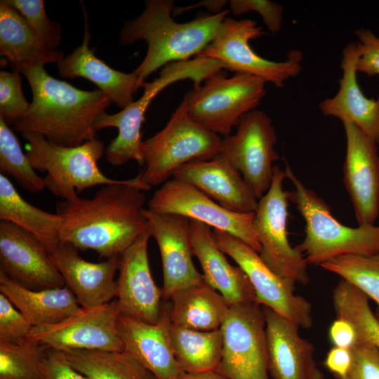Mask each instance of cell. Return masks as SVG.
Segmentation results:
<instances>
[{
  "label": "cell",
  "instance_id": "cell-1",
  "mask_svg": "<svg viewBox=\"0 0 379 379\" xmlns=\"http://www.w3.org/2000/svg\"><path fill=\"white\" fill-rule=\"evenodd\" d=\"M147 190L136 176L103 185L90 199L57 202L60 243L93 250L106 259L119 256L149 230L143 214Z\"/></svg>",
  "mask_w": 379,
  "mask_h": 379
},
{
  "label": "cell",
  "instance_id": "cell-2",
  "mask_svg": "<svg viewBox=\"0 0 379 379\" xmlns=\"http://www.w3.org/2000/svg\"><path fill=\"white\" fill-rule=\"evenodd\" d=\"M32 102L11 126L21 134L36 133L60 146L76 147L95 137L94 124L112 101L100 90L84 91L49 75L44 66L20 72Z\"/></svg>",
  "mask_w": 379,
  "mask_h": 379
},
{
  "label": "cell",
  "instance_id": "cell-3",
  "mask_svg": "<svg viewBox=\"0 0 379 379\" xmlns=\"http://www.w3.org/2000/svg\"><path fill=\"white\" fill-rule=\"evenodd\" d=\"M142 13L127 21L119 35L122 45L138 40L147 44L146 55L134 70L140 87L159 68L198 55L215 37L230 11L201 15L190 22H175L172 0H148Z\"/></svg>",
  "mask_w": 379,
  "mask_h": 379
},
{
  "label": "cell",
  "instance_id": "cell-4",
  "mask_svg": "<svg viewBox=\"0 0 379 379\" xmlns=\"http://www.w3.org/2000/svg\"><path fill=\"white\" fill-rule=\"evenodd\" d=\"M286 178L293 185L288 198L305 222V237L295 246L307 265H321L343 255L379 254V225L347 227L331 214L327 204L314 191L307 188L286 163Z\"/></svg>",
  "mask_w": 379,
  "mask_h": 379
},
{
  "label": "cell",
  "instance_id": "cell-5",
  "mask_svg": "<svg viewBox=\"0 0 379 379\" xmlns=\"http://www.w3.org/2000/svg\"><path fill=\"white\" fill-rule=\"evenodd\" d=\"M26 155L36 171L46 173L45 187L62 200L78 198L77 193L100 185L118 183L105 175L98 162L105 154L104 143L95 137L76 147L58 145L36 133H25Z\"/></svg>",
  "mask_w": 379,
  "mask_h": 379
},
{
  "label": "cell",
  "instance_id": "cell-6",
  "mask_svg": "<svg viewBox=\"0 0 379 379\" xmlns=\"http://www.w3.org/2000/svg\"><path fill=\"white\" fill-rule=\"evenodd\" d=\"M222 138L190 115L183 102L166 126L144 141V164L137 177L149 190L163 185L182 165L218 155Z\"/></svg>",
  "mask_w": 379,
  "mask_h": 379
},
{
  "label": "cell",
  "instance_id": "cell-7",
  "mask_svg": "<svg viewBox=\"0 0 379 379\" xmlns=\"http://www.w3.org/2000/svg\"><path fill=\"white\" fill-rule=\"evenodd\" d=\"M265 84L261 78L247 74L227 77L222 70L193 87L182 102L194 121L225 137L244 115L256 109L266 95Z\"/></svg>",
  "mask_w": 379,
  "mask_h": 379
},
{
  "label": "cell",
  "instance_id": "cell-8",
  "mask_svg": "<svg viewBox=\"0 0 379 379\" xmlns=\"http://www.w3.org/2000/svg\"><path fill=\"white\" fill-rule=\"evenodd\" d=\"M265 34L262 28L251 19L235 20L226 17L211 43L198 55L219 61L224 69L261 78L277 88H283L301 71L303 54L291 50L283 61L260 56L249 44L251 40Z\"/></svg>",
  "mask_w": 379,
  "mask_h": 379
},
{
  "label": "cell",
  "instance_id": "cell-9",
  "mask_svg": "<svg viewBox=\"0 0 379 379\" xmlns=\"http://www.w3.org/2000/svg\"><path fill=\"white\" fill-rule=\"evenodd\" d=\"M285 171L273 167L271 185L258 202L253 226L260 244L259 255L279 277L294 283L307 285L310 277L303 255L292 247L288 239V192L283 188Z\"/></svg>",
  "mask_w": 379,
  "mask_h": 379
},
{
  "label": "cell",
  "instance_id": "cell-10",
  "mask_svg": "<svg viewBox=\"0 0 379 379\" xmlns=\"http://www.w3.org/2000/svg\"><path fill=\"white\" fill-rule=\"evenodd\" d=\"M220 330L222 352L215 371L227 379H271L260 305L246 302L230 306Z\"/></svg>",
  "mask_w": 379,
  "mask_h": 379
},
{
  "label": "cell",
  "instance_id": "cell-11",
  "mask_svg": "<svg viewBox=\"0 0 379 379\" xmlns=\"http://www.w3.org/2000/svg\"><path fill=\"white\" fill-rule=\"evenodd\" d=\"M200 75L197 63L192 60L174 62L164 66L159 77L151 82H145L142 96L117 113H101L94 124L95 132L107 127H116L118 135L107 145L105 157L107 161L121 166L131 160L140 166L144 164V141L141 127L145 112L153 99L168 86L184 79L197 81Z\"/></svg>",
  "mask_w": 379,
  "mask_h": 379
},
{
  "label": "cell",
  "instance_id": "cell-12",
  "mask_svg": "<svg viewBox=\"0 0 379 379\" xmlns=\"http://www.w3.org/2000/svg\"><path fill=\"white\" fill-rule=\"evenodd\" d=\"M213 232L219 248L248 277L258 304L271 309L300 327L312 326L311 304L302 296L295 294V283L274 273L256 251L239 239L217 229H213Z\"/></svg>",
  "mask_w": 379,
  "mask_h": 379
},
{
  "label": "cell",
  "instance_id": "cell-13",
  "mask_svg": "<svg viewBox=\"0 0 379 379\" xmlns=\"http://www.w3.org/2000/svg\"><path fill=\"white\" fill-rule=\"evenodd\" d=\"M277 138L271 119L255 109L241 117L234 135L222 139L218 155L240 172L258 200L268 191L273 163L280 159Z\"/></svg>",
  "mask_w": 379,
  "mask_h": 379
},
{
  "label": "cell",
  "instance_id": "cell-14",
  "mask_svg": "<svg viewBox=\"0 0 379 379\" xmlns=\"http://www.w3.org/2000/svg\"><path fill=\"white\" fill-rule=\"evenodd\" d=\"M121 314L117 300L94 307H81L60 322L34 326L27 339L55 351H124L117 327Z\"/></svg>",
  "mask_w": 379,
  "mask_h": 379
},
{
  "label": "cell",
  "instance_id": "cell-15",
  "mask_svg": "<svg viewBox=\"0 0 379 379\" xmlns=\"http://www.w3.org/2000/svg\"><path fill=\"white\" fill-rule=\"evenodd\" d=\"M148 209L158 213L179 215L194 220L239 239L258 253L260 244L253 226L255 212L229 211L195 187L172 178L156 190Z\"/></svg>",
  "mask_w": 379,
  "mask_h": 379
},
{
  "label": "cell",
  "instance_id": "cell-16",
  "mask_svg": "<svg viewBox=\"0 0 379 379\" xmlns=\"http://www.w3.org/2000/svg\"><path fill=\"white\" fill-rule=\"evenodd\" d=\"M346 154L343 182L359 225H375L379 216V154L377 142L350 121L343 122Z\"/></svg>",
  "mask_w": 379,
  "mask_h": 379
},
{
  "label": "cell",
  "instance_id": "cell-17",
  "mask_svg": "<svg viewBox=\"0 0 379 379\" xmlns=\"http://www.w3.org/2000/svg\"><path fill=\"white\" fill-rule=\"evenodd\" d=\"M150 237L148 230L120 255L116 300L121 314L156 324L161 315L163 295L150 270Z\"/></svg>",
  "mask_w": 379,
  "mask_h": 379
},
{
  "label": "cell",
  "instance_id": "cell-18",
  "mask_svg": "<svg viewBox=\"0 0 379 379\" xmlns=\"http://www.w3.org/2000/svg\"><path fill=\"white\" fill-rule=\"evenodd\" d=\"M149 231L156 240L161 254L164 300L176 291L204 281L192 256L190 220L174 214H163L145 208Z\"/></svg>",
  "mask_w": 379,
  "mask_h": 379
},
{
  "label": "cell",
  "instance_id": "cell-19",
  "mask_svg": "<svg viewBox=\"0 0 379 379\" xmlns=\"http://www.w3.org/2000/svg\"><path fill=\"white\" fill-rule=\"evenodd\" d=\"M0 271L32 289L65 286L44 245L32 233L4 220L0 222Z\"/></svg>",
  "mask_w": 379,
  "mask_h": 379
},
{
  "label": "cell",
  "instance_id": "cell-20",
  "mask_svg": "<svg viewBox=\"0 0 379 379\" xmlns=\"http://www.w3.org/2000/svg\"><path fill=\"white\" fill-rule=\"evenodd\" d=\"M74 246L60 243L50 255L52 262L62 276L65 286L75 295L82 307L105 305L116 298L115 273L119 256L93 262L82 258Z\"/></svg>",
  "mask_w": 379,
  "mask_h": 379
},
{
  "label": "cell",
  "instance_id": "cell-21",
  "mask_svg": "<svg viewBox=\"0 0 379 379\" xmlns=\"http://www.w3.org/2000/svg\"><path fill=\"white\" fill-rule=\"evenodd\" d=\"M169 324V307L164 306L156 324L121 314L117 319L124 351L157 379H179L184 373L171 347Z\"/></svg>",
  "mask_w": 379,
  "mask_h": 379
},
{
  "label": "cell",
  "instance_id": "cell-22",
  "mask_svg": "<svg viewBox=\"0 0 379 379\" xmlns=\"http://www.w3.org/2000/svg\"><path fill=\"white\" fill-rule=\"evenodd\" d=\"M173 178L202 192L223 208L237 213H253L258 199L240 172L225 159L217 155L180 166Z\"/></svg>",
  "mask_w": 379,
  "mask_h": 379
},
{
  "label": "cell",
  "instance_id": "cell-23",
  "mask_svg": "<svg viewBox=\"0 0 379 379\" xmlns=\"http://www.w3.org/2000/svg\"><path fill=\"white\" fill-rule=\"evenodd\" d=\"M190 241L192 253L201 265L204 281L218 291L230 306L255 302V292L248 277L241 267L228 262L210 226L190 220Z\"/></svg>",
  "mask_w": 379,
  "mask_h": 379
},
{
  "label": "cell",
  "instance_id": "cell-24",
  "mask_svg": "<svg viewBox=\"0 0 379 379\" xmlns=\"http://www.w3.org/2000/svg\"><path fill=\"white\" fill-rule=\"evenodd\" d=\"M358 57L356 42L348 43L343 51V76L339 80V90L333 97L324 100L319 109L324 116L336 117L342 123H353L378 142L379 94L376 98H368L363 93L357 79Z\"/></svg>",
  "mask_w": 379,
  "mask_h": 379
},
{
  "label": "cell",
  "instance_id": "cell-25",
  "mask_svg": "<svg viewBox=\"0 0 379 379\" xmlns=\"http://www.w3.org/2000/svg\"><path fill=\"white\" fill-rule=\"evenodd\" d=\"M84 7L85 29L82 44L57 63L58 74L65 79L85 78L95 84L109 99L123 109L133 102L140 88L136 74L114 69L97 58L89 47L91 33Z\"/></svg>",
  "mask_w": 379,
  "mask_h": 379
},
{
  "label": "cell",
  "instance_id": "cell-26",
  "mask_svg": "<svg viewBox=\"0 0 379 379\" xmlns=\"http://www.w3.org/2000/svg\"><path fill=\"white\" fill-rule=\"evenodd\" d=\"M271 379H307L314 347L299 333V326L262 307Z\"/></svg>",
  "mask_w": 379,
  "mask_h": 379
},
{
  "label": "cell",
  "instance_id": "cell-27",
  "mask_svg": "<svg viewBox=\"0 0 379 379\" xmlns=\"http://www.w3.org/2000/svg\"><path fill=\"white\" fill-rule=\"evenodd\" d=\"M0 53L15 71L60 62L62 51L48 48L24 17L14 8L0 1Z\"/></svg>",
  "mask_w": 379,
  "mask_h": 379
},
{
  "label": "cell",
  "instance_id": "cell-28",
  "mask_svg": "<svg viewBox=\"0 0 379 379\" xmlns=\"http://www.w3.org/2000/svg\"><path fill=\"white\" fill-rule=\"evenodd\" d=\"M0 293L14 305L33 327L60 322L81 307L67 286L32 289L1 271Z\"/></svg>",
  "mask_w": 379,
  "mask_h": 379
},
{
  "label": "cell",
  "instance_id": "cell-29",
  "mask_svg": "<svg viewBox=\"0 0 379 379\" xmlns=\"http://www.w3.org/2000/svg\"><path fill=\"white\" fill-rule=\"evenodd\" d=\"M171 324L197 331H214L222 325L230 305L205 281L175 292L171 297Z\"/></svg>",
  "mask_w": 379,
  "mask_h": 379
},
{
  "label": "cell",
  "instance_id": "cell-30",
  "mask_svg": "<svg viewBox=\"0 0 379 379\" xmlns=\"http://www.w3.org/2000/svg\"><path fill=\"white\" fill-rule=\"evenodd\" d=\"M0 219L12 222L34 234L52 254L60 246L61 218L57 213L29 204L12 182L0 173Z\"/></svg>",
  "mask_w": 379,
  "mask_h": 379
},
{
  "label": "cell",
  "instance_id": "cell-31",
  "mask_svg": "<svg viewBox=\"0 0 379 379\" xmlns=\"http://www.w3.org/2000/svg\"><path fill=\"white\" fill-rule=\"evenodd\" d=\"M168 332L175 357L184 373L216 371L223 346L220 328L197 331L174 325L170 321Z\"/></svg>",
  "mask_w": 379,
  "mask_h": 379
},
{
  "label": "cell",
  "instance_id": "cell-32",
  "mask_svg": "<svg viewBox=\"0 0 379 379\" xmlns=\"http://www.w3.org/2000/svg\"><path fill=\"white\" fill-rule=\"evenodd\" d=\"M55 352L67 364L88 379H157L126 351L67 350Z\"/></svg>",
  "mask_w": 379,
  "mask_h": 379
},
{
  "label": "cell",
  "instance_id": "cell-33",
  "mask_svg": "<svg viewBox=\"0 0 379 379\" xmlns=\"http://www.w3.org/2000/svg\"><path fill=\"white\" fill-rule=\"evenodd\" d=\"M368 298L354 285L341 279L333 293L336 318L349 321L357 340L369 343L379 350V320L373 313Z\"/></svg>",
  "mask_w": 379,
  "mask_h": 379
},
{
  "label": "cell",
  "instance_id": "cell-34",
  "mask_svg": "<svg viewBox=\"0 0 379 379\" xmlns=\"http://www.w3.org/2000/svg\"><path fill=\"white\" fill-rule=\"evenodd\" d=\"M354 285L377 304L375 314L379 320V254L343 255L320 265Z\"/></svg>",
  "mask_w": 379,
  "mask_h": 379
},
{
  "label": "cell",
  "instance_id": "cell-35",
  "mask_svg": "<svg viewBox=\"0 0 379 379\" xmlns=\"http://www.w3.org/2000/svg\"><path fill=\"white\" fill-rule=\"evenodd\" d=\"M47 350L27 338L0 340V379H44L42 363Z\"/></svg>",
  "mask_w": 379,
  "mask_h": 379
},
{
  "label": "cell",
  "instance_id": "cell-36",
  "mask_svg": "<svg viewBox=\"0 0 379 379\" xmlns=\"http://www.w3.org/2000/svg\"><path fill=\"white\" fill-rule=\"evenodd\" d=\"M32 166L20 142L5 120L0 117V172L11 176L25 190L36 193L44 190V180Z\"/></svg>",
  "mask_w": 379,
  "mask_h": 379
},
{
  "label": "cell",
  "instance_id": "cell-37",
  "mask_svg": "<svg viewBox=\"0 0 379 379\" xmlns=\"http://www.w3.org/2000/svg\"><path fill=\"white\" fill-rule=\"evenodd\" d=\"M16 9L27 20L34 32L50 49L56 50L61 42L60 24L50 20L43 0H3Z\"/></svg>",
  "mask_w": 379,
  "mask_h": 379
},
{
  "label": "cell",
  "instance_id": "cell-38",
  "mask_svg": "<svg viewBox=\"0 0 379 379\" xmlns=\"http://www.w3.org/2000/svg\"><path fill=\"white\" fill-rule=\"evenodd\" d=\"M22 88V77L18 71L0 72V117L8 126L21 117L29 107Z\"/></svg>",
  "mask_w": 379,
  "mask_h": 379
},
{
  "label": "cell",
  "instance_id": "cell-39",
  "mask_svg": "<svg viewBox=\"0 0 379 379\" xmlns=\"http://www.w3.org/2000/svg\"><path fill=\"white\" fill-rule=\"evenodd\" d=\"M32 328L29 321L0 293V340L20 342L27 338Z\"/></svg>",
  "mask_w": 379,
  "mask_h": 379
},
{
  "label": "cell",
  "instance_id": "cell-40",
  "mask_svg": "<svg viewBox=\"0 0 379 379\" xmlns=\"http://www.w3.org/2000/svg\"><path fill=\"white\" fill-rule=\"evenodd\" d=\"M352 362L345 379H379V350L357 340L350 349Z\"/></svg>",
  "mask_w": 379,
  "mask_h": 379
},
{
  "label": "cell",
  "instance_id": "cell-41",
  "mask_svg": "<svg viewBox=\"0 0 379 379\" xmlns=\"http://www.w3.org/2000/svg\"><path fill=\"white\" fill-rule=\"evenodd\" d=\"M229 4L234 15L255 11L262 17L270 32L277 33L281 29L284 7L276 2L268 0H231Z\"/></svg>",
  "mask_w": 379,
  "mask_h": 379
},
{
  "label": "cell",
  "instance_id": "cell-42",
  "mask_svg": "<svg viewBox=\"0 0 379 379\" xmlns=\"http://www.w3.org/2000/svg\"><path fill=\"white\" fill-rule=\"evenodd\" d=\"M359 53L357 71L371 77L379 75V38L370 29L359 28L355 31Z\"/></svg>",
  "mask_w": 379,
  "mask_h": 379
},
{
  "label": "cell",
  "instance_id": "cell-43",
  "mask_svg": "<svg viewBox=\"0 0 379 379\" xmlns=\"http://www.w3.org/2000/svg\"><path fill=\"white\" fill-rule=\"evenodd\" d=\"M44 379H88L68 364L53 350L48 349L42 363Z\"/></svg>",
  "mask_w": 379,
  "mask_h": 379
},
{
  "label": "cell",
  "instance_id": "cell-44",
  "mask_svg": "<svg viewBox=\"0 0 379 379\" xmlns=\"http://www.w3.org/2000/svg\"><path fill=\"white\" fill-rule=\"evenodd\" d=\"M328 335L335 347L351 349L357 338L353 325L343 318H336L331 324Z\"/></svg>",
  "mask_w": 379,
  "mask_h": 379
},
{
  "label": "cell",
  "instance_id": "cell-45",
  "mask_svg": "<svg viewBox=\"0 0 379 379\" xmlns=\"http://www.w3.org/2000/svg\"><path fill=\"white\" fill-rule=\"evenodd\" d=\"M350 349L333 347L326 354L324 365L336 379H345L351 366Z\"/></svg>",
  "mask_w": 379,
  "mask_h": 379
},
{
  "label": "cell",
  "instance_id": "cell-46",
  "mask_svg": "<svg viewBox=\"0 0 379 379\" xmlns=\"http://www.w3.org/2000/svg\"><path fill=\"white\" fill-rule=\"evenodd\" d=\"M227 1L223 0H209V1H202L196 5H191L182 8H174L173 11V15L175 16L177 15L181 14L185 11H188L192 8H195L198 6H204L207 8L211 13H218L222 11V8L226 5Z\"/></svg>",
  "mask_w": 379,
  "mask_h": 379
},
{
  "label": "cell",
  "instance_id": "cell-47",
  "mask_svg": "<svg viewBox=\"0 0 379 379\" xmlns=\"http://www.w3.org/2000/svg\"><path fill=\"white\" fill-rule=\"evenodd\" d=\"M179 379H227L218 372L208 371L202 373H183Z\"/></svg>",
  "mask_w": 379,
  "mask_h": 379
},
{
  "label": "cell",
  "instance_id": "cell-48",
  "mask_svg": "<svg viewBox=\"0 0 379 379\" xmlns=\"http://www.w3.org/2000/svg\"><path fill=\"white\" fill-rule=\"evenodd\" d=\"M307 379H323V374L317 367L315 361H313L310 366Z\"/></svg>",
  "mask_w": 379,
  "mask_h": 379
},
{
  "label": "cell",
  "instance_id": "cell-49",
  "mask_svg": "<svg viewBox=\"0 0 379 379\" xmlns=\"http://www.w3.org/2000/svg\"><path fill=\"white\" fill-rule=\"evenodd\" d=\"M377 143H379V138H378V140Z\"/></svg>",
  "mask_w": 379,
  "mask_h": 379
}]
</instances>
